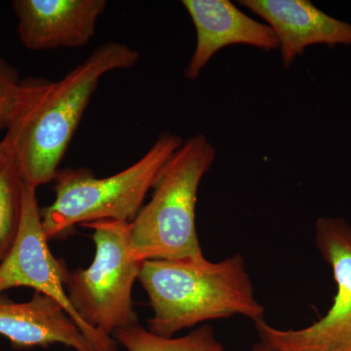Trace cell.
<instances>
[{
    "label": "cell",
    "mask_w": 351,
    "mask_h": 351,
    "mask_svg": "<svg viewBox=\"0 0 351 351\" xmlns=\"http://www.w3.org/2000/svg\"><path fill=\"white\" fill-rule=\"evenodd\" d=\"M138 58L126 44L107 43L57 82L21 80L4 138L19 160L25 184L38 189L56 179L101 78L132 68Z\"/></svg>",
    "instance_id": "6da1fadb"
},
{
    "label": "cell",
    "mask_w": 351,
    "mask_h": 351,
    "mask_svg": "<svg viewBox=\"0 0 351 351\" xmlns=\"http://www.w3.org/2000/svg\"><path fill=\"white\" fill-rule=\"evenodd\" d=\"M138 279L154 311L149 331L157 336L172 338L186 328L234 315L254 323L265 318L239 254L217 263L147 260Z\"/></svg>",
    "instance_id": "7a4b0ae2"
},
{
    "label": "cell",
    "mask_w": 351,
    "mask_h": 351,
    "mask_svg": "<svg viewBox=\"0 0 351 351\" xmlns=\"http://www.w3.org/2000/svg\"><path fill=\"white\" fill-rule=\"evenodd\" d=\"M216 154L212 143L200 134L184 142L164 165L151 201L129 225L130 248L137 260H206L198 241L195 210L201 180Z\"/></svg>",
    "instance_id": "3957f363"
},
{
    "label": "cell",
    "mask_w": 351,
    "mask_h": 351,
    "mask_svg": "<svg viewBox=\"0 0 351 351\" xmlns=\"http://www.w3.org/2000/svg\"><path fill=\"white\" fill-rule=\"evenodd\" d=\"M182 144L180 136L163 132L137 162L101 179L86 169L59 170L54 202L41 212L48 240L68 234L76 225L99 221L130 223L164 165Z\"/></svg>",
    "instance_id": "277c9868"
},
{
    "label": "cell",
    "mask_w": 351,
    "mask_h": 351,
    "mask_svg": "<svg viewBox=\"0 0 351 351\" xmlns=\"http://www.w3.org/2000/svg\"><path fill=\"white\" fill-rule=\"evenodd\" d=\"M129 225L99 221L82 226L94 232L96 255L89 267L69 274L66 281L69 300L82 319L108 336L138 323L132 290L144 262L132 254Z\"/></svg>",
    "instance_id": "5b68a950"
},
{
    "label": "cell",
    "mask_w": 351,
    "mask_h": 351,
    "mask_svg": "<svg viewBox=\"0 0 351 351\" xmlns=\"http://www.w3.org/2000/svg\"><path fill=\"white\" fill-rule=\"evenodd\" d=\"M315 242L331 267L337 293L326 315L311 326L283 330L261 319L260 343L274 351H351V226L338 217L316 221Z\"/></svg>",
    "instance_id": "8992f818"
},
{
    "label": "cell",
    "mask_w": 351,
    "mask_h": 351,
    "mask_svg": "<svg viewBox=\"0 0 351 351\" xmlns=\"http://www.w3.org/2000/svg\"><path fill=\"white\" fill-rule=\"evenodd\" d=\"M69 272L48 246L39 211L36 189L25 184L19 230L6 257L0 262V295L11 288L29 287L63 307L96 351H117L112 336L87 325L66 290Z\"/></svg>",
    "instance_id": "52a82bcc"
},
{
    "label": "cell",
    "mask_w": 351,
    "mask_h": 351,
    "mask_svg": "<svg viewBox=\"0 0 351 351\" xmlns=\"http://www.w3.org/2000/svg\"><path fill=\"white\" fill-rule=\"evenodd\" d=\"M105 0H15L21 43L32 51L86 45L106 10Z\"/></svg>",
    "instance_id": "ba28073f"
},
{
    "label": "cell",
    "mask_w": 351,
    "mask_h": 351,
    "mask_svg": "<svg viewBox=\"0 0 351 351\" xmlns=\"http://www.w3.org/2000/svg\"><path fill=\"white\" fill-rule=\"evenodd\" d=\"M196 32L193 56L184 76L195 80L216 53L232 45H248L265 51L278 49L269 25L252 19L230 0H182Z\"/></svg>",
    "instance_id": "9c48e42d"
},
{
    "label": "cell",
    "mask_w": 351,
    "mask_h": 351,
    "mask_svg": "<svg viewBox=\"0 0 351 351\" xmlns=\"http://www.w3.org/2000/svg\"><path fill=\"white\" fill-rule=\"evenodd\" d=\"M239 3L271 27L285 69L309 46H351L350 23L328 15L308 0H241Z\"/></svg>",
    "instance_id": "30bf717a"
},
{
    "label": "cell",
    "mask_w": 351,
    "mask_h": 351,
    "mask_svg": "<svg viewBox=\"0 0 351 351\" xmlns=\"http://www.w3.org/2000/svg\"><path fill=\"white\" fill-rule=\"evenodd\" d=\"M0 335L17 350L63 345L75 351H96L63 307L36 292L32 300H0Z\"/></svg>",
    "instance_id": "8fae6325"
},
{
    "label": "cell",
    "mask_w": 351,
    "mask_h": 351,
    "mask_svg": "<svg viewBox=\"0 0 351 351\" xmlns=\"http://www.w3.org/2000/svg\"><path fill=\"white\" fill-rule=\"evenodd\" d=\"M25 181L19 160L5 138L0 141V262L19 230Z\"/></svg>",
    "instance_id": "7c38bea8"
},
{
    "label": "cell",
    "mask_w": 351,
    "mask_h": 351,
    "mask_svg": "<svg viewBox=\"0 0 351 351\" xmlns=\"http://www.w3.org/2000/svg\"><path fill=\"white\" fill-rule=\"evenodd\" d=\"M127 351H225L210 325H201L181 338H164L152 334L142 325L117 330L112 335Z\"/></svg>",
    "instance_id": "4fadbf2b"
},
{
    "label": "cell",
    "mask_w": 351,
    "mask_h": 351,
    "mask_svg": "<svg viewBox=\"0 0 351 351\" xmlns=\"http://www.w3.org/2000/svg\"><path fill=\"white\" fill-rule=\"evenodd\" d=\"M20 82L17 69L0 58V130L8 126Z\"/></svg>",
    "instance_id": "5bb4252c"
},
{
    "label": "cell",
    "mask_w": 351,
    "mask_h": 351,
    "mask_svg": "<svg viewBox=\"0 0 351 351\" xmlns=\"http://www.w3.org/2000/svg\"><path fill=\"white\" fill-rule=\"evenodd\" d=\"M252 351H274L272 350H269L267 346L262 345V343H258L257 345L254 346L253 350Z\"/></svg>",
    "instance_id": "9a60e30c"
}]
</instances>
